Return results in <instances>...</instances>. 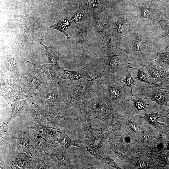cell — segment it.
<instances>
[{"instance_id":"6da1fadb","label":"cell","mask_w":169,"mask_h":169,"mask_svg":"<svg viewBox=\"0 0 169 169\" xmlns=\"http://www.w3.org/2000/svg\"><path fill=\"white\" fill-rule=\"evenodd\" d=\"M35 95L49 114L66 108L72 99L59 84L51 81L42 86Z\"/></svg>"},{"instance_id":"7a4b0ae2","label":"cell","mask_w":169,"mask_h":169,"mask_svg":"<svg viewBox=\"0 0 169 169\" xmlns=\"http://www.w3.org/2000/svg\"><path fill=\"white\" fill-rule=\"evenodd\" d=\"M31 67L26 68L19 80L21 82L24 92L28 97L34 96L41 88L47 83L48 79L44 74L42 68L32 63Z\"/></svg>"},{"instance_id":"3957f363","label":"cell","mask_w":169,"mask_h":169,"mask_svg":"<svg viewBox=\"0 0 169 169\" xmlns=\"http://www.w3.org/2000/svg\"><path fill=\"white\" fill-rule=\"evenodd\" d=\"M106 53L107 61L104 71L100 74L102 76L113 74L118 71L125 70L129 68L126 58L119 49L107 45Z\"/></svg>"},{"instance_id":"277c9868","label":"cell","mask_w":169,"mask_h":169,"mask_svg":"<svg viewBox=\"0 0 169 169\" xmlns=\"http://www.w3.org/2000/svg\"><path fill=\"white\" fill-rule=\"evenodd\" d=\"M102 80L99 84L100 92L101 95L108 99L117 101H122L125 99L122 90L124 87L121 84V79L115 77L113 74L101 76Z\"/></svg>"},{"instance_id":"5b68a950","label":"cell","mask_w":169,"mask_h":169,"mask_svg":"<svg viewBox=\"0 0 169 169\" xmlns=\"http://www.w3.org/2000/svg\"><path fill=\"white\" fill-rule=\"evenodd\" d=\"M94 82L84 79L70 80L66 87L62 88L72 99L79 101L90 96L93 92Z\"/></svg>"},{"instance_id":"8992f818","label":"cell","mask_w":169,"mask_h":169,"mask_svg":"<svg viewBox=\"0 0 169 169\" xmlns=\"http://www.w3.org/2000/svg\"><path fill=\"white\" fill-rule=\"evenodd\" d=\"M0 94L8 104L29 97L23 89L14 83H10L5 78L1 77Z\"/></svg>"},{"instance_id":"52a82bcc","label":"cell","mask_w":169,"mask_h":169,"mask_svg":"<svg viewBox=\"0 0 169 169\" xmlns=\"http://www.w3.org/2000/svg\"><path fill=\"white\" fill-rule=\"evenodd\" d=\"M36 132L32 137L31 136L32 147L36 154L49 150L56 147L54 145L52 139L46 135Z\"/></svg>"},{"instance_id":"ba28073f","label":"cell","mask_w":169,"mask_h":169,"mask_svg":"<svg viewBox=\"0 0 169 169\" xmlns=\"http://www.w3.org/2000/svg\"><path fill=\"white\" fill-rule=\"evenodd\" d=\"M17 146L21 152H24L33 157L36 155L32 147V139L28 131H24L16 136Z\"/></svg>"},{"instance_id":"9c48e42d","label":"cell","mask_w":169,"mask_h":169,"mask_svg":"<svg viewBox=\"0 0 169 169\" xmlns=\"http://www.w3.org/2000/svg\"><path fill=\"white\" fill-rule=\"evenodd\" d=\"M59 76L61 79H69L71 81H74L81 79H86L92 81L96 80L97 76L95 78L91 77L84 68L79 69L76 70H68L64 69L61 67L59 71Z\"/></svg>"},{"instance_id":"30bf717a","label":"cell","mask_w":169,"mask_h":169,"mask_svg":"<svg viewBox=\"0 0 169 169\" xmlns=\"http://www.w3.org/2000/svg\"><path fill=\"white\" fill-rule=\"evenodd\" d=\"M65 150L62 148L53 149L49 154L52 160L59 168H66L69 167V160L65 154Z\"/></svg>"},{"instance_id":"8fae6325","label":"cell","mask_w":169,"mask_h":169,"mask_svg":"<svg viewBox=\"0 0 169 169\" xmlns=\"http://www.w3.org/2000/svg\"><path fill=\"white\" fill-rule=\"evenodd\" d=\"M33 158L26 153L21 152L16 155L12 160V169H33Z\"/></svg>"},{"instance_id":"7c38bea8","label":"cell","mask_w":169,"mask_h":169,"mask_svg":"<svg viewBox=\"0 0 169 169\" xmlns=\"http://www.w3.org/2000/svg\"><path fill=\"white\" fill-rule=\"evenodd\" d=\"M29 111L34 120L39 124H43L44 120L50 116L49 114L43 106L35 103L31 104Z\"/></svg>"},{"instance_id":"4fadbf2b","label":"cell","mask_w":169,"mask_h":169,"mask_svg":"<svg viewBox=\"0 0 169 169\" xmlns=\"http://www.w3.org/2000/svg\"><path fill=\"white\" fill-rule=\"evenodd\" d=\"M44 73L49 81L59 84L61 80L59 71L61 68L51 64L45 63L42 66Z\"/></svg>"},{"instance_id":"5bb4252c","label":"cell","mask_w":169,"mask_h":169,"mask_svg":"<svg viewBox=\"0 0 169 169\" xmlns=\"http://www.w3.org/2000/svg\"><path fill=\"white\" fill-rule=\"evenodd\" d=\"M32 158L33 169H49L52 166L50 162L51 159L48 153L36 155Z\"/></svg>"},{"instance_id":"9a60e30c","label":"cell","mask_w":169,"mask_h":169,"mask_svg":"<svg viewBox=\"0 0 169 169\" xmlns=\"http://www.w3.org/2000/svg\"><path fill=\"white\" fill-rule=\"evenodd\" d=\"M91 22L96 35L101 39L103 40L107 32V26L101 21L94 10L92 16Z\"/></svg>"},{"instance_id":"2e32d148","label":"cell","mask_w":169,"mask_h":169,"mask_svg":"<svg viewBox=\"0 0 169 169\" xmlns=\"http://www.w3.org/2000/svg\"><path fill=\"white\" fill-rule=\"evenodd\" d=\"M32 97L33 96L25 99L19 100L10 104L11 106V112L10 117L7 122L8 124L16 117L20 115L24 108L26 101Z\"/></svg>"},{"instance_id":"e0dca14e","label":"cell","mask_w":169,"mask_h":169,"mask_svg":"<svg viewBox=\"0 0 169 169\" xmlns=\"http://www.w3.org/2000/svg\"><path fill=\"white\" fill-rule=\"evenodd\" d=\"M46 49L45 54L47 57L46 63L51 64L58 68H60L59 64V53L57 50L52 45L46 46L40 43Z\"/></svg>"},{"instance_id":"ac0fdd59","label":"cell","mask_w":169,"mask_h":169,"mask_svg":"<svg viewBox=\"0 0 169 169\" xmlns=\"http://www.w3.org/2000/svg\"><path fill=\"white\" fill-rule=\"evenodd\" d=\"M60 138H56V141L60 145L61 147L66 150L71 146H78L75 140L71 139L64 131H59Z\"/></svg>"},{"instance_id":"d6986e66","label":"cell","mask_w":169,"mask_h":169,"mask_svg":"<svg viewBox=\"0 0 169 169\" xmlns=\"http://www.w3.org/2000/svg\"><path fill=\"white\" fill-rule=\"evenodd\" d=\"M37 132L46 135L52 139L54 138L56 131L53 129L44 126L43 124H38L29 128Z\"/></svg>"},{"instance_id":"ffe728a7","label":"cell","mask_w":169,"mask_h":169,"mask_svg":"<svg viewBox=\"0 0 169 169\" xmlns=\"http://www.w3.org/2000/svg\"><path fill=\"white\" fill-rule=\"evenodd\" d=\"M128 68L124 70L125 71V77L122 78L121 80L124 83L123 85L124 87L127 86L130 88L131 95L133 93L134 88L138 86V84L136 80V79L132 75Z\"/></svg>"},{"instance_id":"44dd1931","label":"cell","mask_w":169,"mask_h":169,"mask_svg":"<svg viewBox=\"0 0 169 169\" xmlns=\"http://www.w3.org/2000/svg\"><path fill=\"white\" fill-rule=\"evenodd\" d=\"M129 68L136 69L137 70L136 76L135 77V79L142 83H144L149 85L154 84L152 82L148 80L149 76L147 74L144 65L140 68H134L128 65Z\"/></svg>"},{"instance_id":"7402d4cb","label":"cell","mask_w":169,"mask_h":169,"mask_svg":"<svg viewBox=\"0 0 169 169\" xmlns=\"http://www.w3.org/2000/svg\"><path fill=\"white\" fill-rule=\"evenodd\" d=\"M70 22L67 19L63 21H59L56 23L51 25L50 27L57 30L64 34L67 38H69L68 34V28L70 25Z\"/></svg>"},{"instance_id":"603a6c76","label":"cell","mask_w":169,"mask_h":169,"mask_svg":"<svg viewBox=\"0 0 169 169\" xmlns=\"http://www.w3.org/2000/svg\"><path fill=\"white\" fill-rule=\"evenodd\" d=\"M133 52L134 53L138 54L143 52L147 49L146 46L140 40H136L131 46Z\"/></svg>"},{"instance_id":"cb8c5ba5","label":"cell","mask_w":169,"mask_h":169,"mask_svg":"<svg viewBox=\"0 0 169 169\" xmlns=\"http://www.w3.org/2000/svg\"><path fill=\"white\" fill-rule=\"evenodd\" d=\"M135 99H132L133 101L135 106L138 110H145L146 107V104L145 101L143 99L138 97L136 94H132Z\"/></svg>"},{"instance_id":"d4e9b609","label":"cell","mask_w":169,"mask_h":169,"mask_svg":"<svg viewBox=\"0 0 169 169\" xmlns=\"http://www.w3.org/2000/svg\"><path fill=\"white\" fill-rule=\"evenodd\" d=\"M83 16V13L80 11L78 12L72 17L70 20V21L74 22L76 24L77 27L78 28L79 30V34L82 37L83 39H84L82 36V34H81L80 28V24L82 21Z\"/></svg>"},{"instance_id":"484cf974","label":"cell","mask_w":169,"mask_h":169,"mask_svg":"<svg viewBox=\"0 0 169 169\" xmlns=\"http://www.w3.org/2000/svg\"><path fill=\"white\" fill-rule=\"evenodd\" d=\"M159 23L161 27L162 35L166 36L169 35V21L161 19L159 21Z\"/></svg>"},{"instance_id":"4316f807","label":"cell","mask_w":169,"mask_h":169,"mask_svg":"<svg viewBox=\"0 0 169 169\" xmlns=\"http://www.w3.org/2000/svg\"><path fill=\"white\" fill-rule=\"evenodd\" d=\"M141 11L142 15L145 18L150 17L151 15L152 12L150 9L145 5L142 6Z\"/></svg>"},{"instance_id":"83f0119b","label":"cell","mask_w":169,"mask_h":169,"mask_svg":"<svg viewBox=\"0 0 169 169\" xmlns=\"http://www.w3.org/2000/svg\"><path fill=\"white\" fill-rule=\"evenodd\" d=\"M8 129V123H3L0 126V135L2 137L7 133Z\"/></svg>"},{"instance_id":"f1b7e54d","label":"cell","mask_w":169,"mask_h":169,"mask_svg":"<svg viewBox=\"0 0 169 169\" xmlns=\"http://www.w3.org/2000/svg\"><path fill=\"white\" fill-rule=\"evenodd\" d=\"M128 124L132 128V129L136 131H139L140 130V129L139 126L133 122H129Z\"/></svg>"},{"instance_id":"f546056e","label":"cell","mask_w":169,"mask_h":169,"mask_svg":"<svg viewBox=\"0 0 169 169\" xmlns=\"http://www.w3.org/2000/svg\"><path fill=\"white\" fill-rule=\"evenodd\" d=\"M149 118L150 120L153 122H156L157 119V113H152L149 115Z\"/></svg>"},{"instance_id":"4dcf8cb0","label":"cell","mask_w":169,"mask_h":169,"mask_svg":"<svg viewBox=\"0 0 169 169\" xmlns=\"http://www.w3.org/2000/svg\"><path fill=\"white\" fill-rule=\"evenodd\" d=\"M6 167L5 166L4 162V159L2 156L0 155V169H5Z\"/></svg>"},{"instance_id":"1f68e13d","label":"cell","mask_w":169,"mask_h":169,"mask_svg":"<svg viewBox=\"0 0 169 169\" xmlns=\"http://www.w3.org/2000/svg\"><path fill=\"white\" fill-rule=\"evenodd\" d=\"M124 24L123 23H120L118 27V31L119 32H121L124 30Z\"/></svg>"}]
</instances>
